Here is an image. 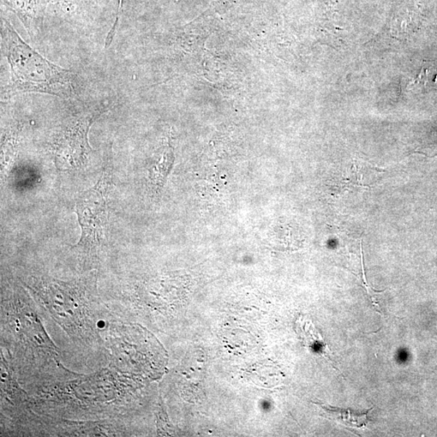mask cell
<instances>
[{"label": "cell", "mask_w": 437, "mask_h": 437, "mask_svg": "<svg viewBox=\"0 0 437 437\" xmlns=\"http://www.w3.org/2000/svg\"><path fill=\"white\" fill-rule=\"evenodd\" d=\"M2 43L10 66L9 93H46L63 98L73 97L77 85L76 76L47 61L6 21L2 27Z\"/></svg>", "instance_id": "cell-1"}, {"label": "cell", "mask_w": 437, "mask_h": 437, "mask_svg": "<svg viewBox=\"0 0 437 437\" xmlns=\"http://www.w3.org/2000/svg\"><path fill=\"white\" fill-rule=\"evenodd\" d=\"M113 189V169L110 160L107 159L98 182L92 188L83 191L76 201L81 237L74 250L82 255L98 257L107 244L110 195Z\"/></svg>", "instance_id": "cell-2"}, {"label": "cell", "mask_w": 437, "mask_h": 437, "mask_svg": "<svg viewBox=\"0 0 437 437\" xmlns=\"http://www.w3.org/2000/svg\"><path fill=\"white\" fill-rule=\"evenodd\" d=\"M103 113L99 110L76 116L57 131L51 150L58 170L76 171L87 166L92 153L88 131Z\"/></svg>", "instance_id": "cell-3"}, {"label": "cell", "mask_w": 437, "mask_h": 437, "mask_svg": "<svg viewBox=\"0 0 437 437\" xmlns=\"http://www.w3.org/2000/svg\"><path fill=\"white\" fill-rule=\"evenodd\" d=\"M296 330L305 345L324 357L328 362H330L334 369H336L341 375H343L339 369L335 366L334 362L331 359L330 349H329L327 344L325 342L324 338L316 330L311 321L305 319L304 317H301L296 322Z\"/></svg>", "instance_id": "cell-4"}, {"label": "cell", "mask_w": 437, "mask_h": 437, "mask_svg": "<svg viewBox=\"0 0 437 437\" xmlns=\"http://www.w3.org/2000/svg\"><path fill=\"white\" fill-rule=\"evenodd\" d=\"M322 411L325 412V416L335 422L345 425L349 428L364 429L367 428L369 418V413L372 411L374 406L364 413H356L350 409H342L339 407L327 406L325 404L317 403Z\"/></svg>", "instance_id": "cell-5"}, {"label": "cell", "mask_w": 437, "mask_h": 437, "mask_svg": "<svg viewBox=\"0 0 437 437\" xmlns=\"http://www.w3.org/2000/svg\"><path fill=\"white\" fill-rule=\"evenodd\" d=\"M173 164V152L169 147L161 155L158 163H155L149 170V179L153 190L160 192L164 187L168 175H170Z\"/></svg>", "instance_id": "cell-6"}, {"label": "cell", "mask_w": 437, "mask_h": 437, "mask_svg": "<svg viewBox=\"0 0 437 437\" xmlns=\"http://www.w3.org/2000/svg\"><path fill=\"white\" fill-rule=\"evenodd\" d=\"M123 3V0H118V13L117 15V19L115 21V25L113 26L111 31H110L109 34H108L107 36V38L106 41V47L109 46L111 44L112 40L113 39V37H115V33L116 31V26H117L118 18L119 16H120V14H121Z\"/></svg>", "instance_id": "cell-7"}]
</instances>
